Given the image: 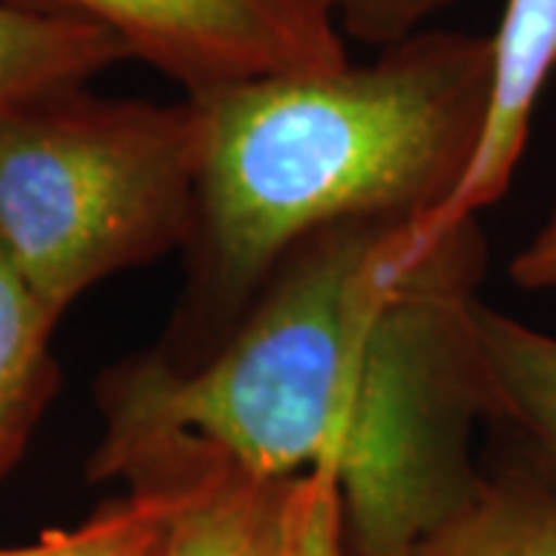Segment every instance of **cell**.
Wrapping results in <instances>:
<instances>
[{
    "label": "cell",
    "instance_id": "obj_1",
    "mask_svg": "<svg viewBox=\"0 0 556 556\" xmlns=\"http://www.w3.org/2000/svg\"><path fill=\"white\" fill-rule=\"evenodd\" d=\"M485 260L479 219H356L300 239L199 365L142 350L102 371L87 479L124 485L167 457L318 473L338 489L343 556H412L482 482Z\"/></svg>",
    "mask_w": 556,
    "mask_h": 556
},
{
    "label": "cell",
    "instance_id": "obj_2",
    "mask_svg": "<svg viewBox=\"0 0 556 556\" xmlns=\"http://www.w3.org/2000/svg\"><path fill=\"white\" fill-rule=\"evenodd\" d=\"M201 177L186 285L161 340L167 368L232 334L300 239L356 219H427L477 159L492 100V38L424 28L371 62L195 93Z\"/></svg>",
    "mask_w": 556,
    "mask_h": 556
},
{
    "label": "cell",
    "instance_id": "obj_3",
    "mask_svg": "<svg viewBox=\"0 0 556 556\" xmlns=\"http://www.w3.org/2000/svg\"><path fill=\"white\" fill-rule=\"evenodd\" d=\"M199 177L189 97L40 93L0 115V251L62 318L105 278L186 251Z\"/></svg>",
    "mask_w": 556,
    "mask_h": 556
},
{
    "label": "cell",
    "instance_id": "obj_4",
    "mask_svg": "<svg viewBox=\"0 0 556 556\" xmlns=\"http://www.w3.org/2000/svg\"><path fill=\"white\" fill-rule=\"evenodd\" d=\"M97 25L179 84L182 97L241 80L338 68L346 38L321 0H0Z\"/></svg>",
    "mask_w": 556,
    "mask_h": 556
},
{
    "label": "cell",
    "instance_id": "obj_5",
    "mask_svg": "<svg viewBox=\"0 0 556 556\" xmlns=\"http://www.w3.org/2000/svg\"><path fill=\"white\" fill-rule=\"evenodd\" d=\"M186 497L167 556H313L340 529L334 482L257 477L219 460H179Z\"/></svg>",
    "mask_w": 556,
    "mask_h": 556
},
{
    "label": "cell",
    "instance_id": "obj_6",
    "mask_svg": "<svg viewBox=\"0 0 556 556\" xmlns=\"http://www.w3.org/2000/svg\"><path fill=\"white\" fill-rule=\"evenodd\" d=\"M556 68V0H507L492 35V100L477 159L448 204L424 219L448 232L504 199L517 174L535 105Z\"/></svg>",
    "mask_w": 556,
    "mask_h": 556
},
{
    "label": "cell",
    "instance_id": "obj_7",
    "mask_svg": "<svg viewBox=\"0 0 556 556\" xmlns=\"http://www.w3.org/2000/svg\"><path fill=\"white\" fill-rule=\"evenodd\" d=\"M479 365L489 424L517 442V464L556 485V334L479 303Z\"/></svg>",
    "mask_w": 556,
    "mask_h": 556
},
{
    "label": "cell",
    "instance_id": "obj_8",
    "mask_svg": "<svg viewBox=\"0 0 556 556\" xmlns=\"http://www.w3.org/2000/svg\"><path fill=\"white\" fill-rule=\"evenodd\" d=\"M60 321L0 251V482L20 467L60 393L53 353Z\"/></svg>",
    "mask_w": 556,
    "mask_h": 556
},
{
    "label": "cell",
    "instance_id": "obj_9",
    "mask_svg": "<svg viewBox=\"0 0 556 556\" xmlns=\"http://www.w3.org/2000/svg\"><path fill=\"white\" fill-rule=\"evenodd\" d=\"M412 556H556V485L522 464L482 473L473 497Z\"/></svg>",
    "mask_w": 556,
    "mask_h": 556
},
{
    "label": "cell",
    "instance_id": "obj_10",
    "mask_svg": "<svg viewBox=\"0 0 556 556\" xmlns=\"http://www.w3.org/2000/svg\"><path fill=\"white\" fill-rule=\"evenodd\" d=\"M124 60V43L97 25L0 3V115L40 93L87 87Z\"/></svg>",
    "mask_w": 556,
    "mask_h": 556
},
{
    "label": "cell",
    "instance_id": "obj_11",
    "mask_svg": "<svg viewBox=\"0 0 556 556\" xmlns=\"http://www.w3.org/2000/svg\"><path fill=\"white\" fill-rule=\"evenodd\" d=\"M186 482L124 489L78 526L50 529L31 544L0 547V556H167Z\"/></svg>",
    "mask_w": 556,
    "mask_h": 556
},
{
    "label": "cell",
    "instance_id": "obj_12",
    "mask_svg": "<svg viewBox=\"0 0 556 556\" xmlns=\"http://www.w3.org/2000/svg\"><path fill=\"white\" fill-rule=\"evenodd\" d=\"M340 35L383 50L415 31L430 28L457 0H321Z\"/></svg>",
    "mask_w": 556,
    "mask_h": 556
},
{
    "label": "cell",
    "instance_id": "obj_13",
    "mask_svg": "<svg viewBox=\"0 0 556 556\" xmlns=\"http://www.w3.org/2000/svg\"><path fill=\"white\" fill-rule=\"evenodd\" d=\"M507 276L522 291H556V207L514 254Z\"/></svg>",
    "mask_w": 556,
    "mask_h": 556
},
{
    "label": "cell",
    "instance_id": "obj_14",
    "mask_svg": "<svg viewBox=\"0 0 556 556\" xmlns=\"http://www.w3.org/2000/svg\"><path fill=\"white\" fill-rule=\"evenodd\" d=\"M313 556H343V541H340V529L325 538V541L318 544V551Z\"/></svg>",
    "mask_w": 556,
    "mask_h": 556
}]
</instances>
